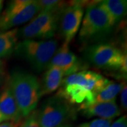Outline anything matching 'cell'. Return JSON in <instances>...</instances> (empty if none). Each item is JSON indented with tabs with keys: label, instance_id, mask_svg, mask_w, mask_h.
Masks as SVG:
<instances>
[{
	"label": "cell",
	"instance_id": "5",
	"mask_svg": "<svg viewBox=\"0 0 127 127\" xmlns=\"http://www.w3.org/2000/svg\"><path fill=\"white\" fill-rule=\"evenodd\" d=\"M40 11L37 0L11 1L0 16V31H7L28 22Z\"/></svg>",
	"mask_w": 127,
	"mask_h": 127
},
{
	"label": "cell",
	"instance_id": "2",
	"mask_svg": "<svg viewBox=\"0 0 127 127\" xmlns=\"http://www.w3.org/2000/svg\"><path fill=\"white\" fill-rule=\"evenodd\" d=\"M9 89L22 117H27L36 108L40 95V82L36 76L21 70L11 73Z\"/></svg>",
	"mask_w": 127,
	"mask_h": 127
},
{
	"label": "cell",
	"instance_id": "21",
	"mask_svg": "<svg viewBox=\"0 0 127 127\" xmlns=\"http://www.w3.org/2000/svg\"><path fill=\"white\" fill-rule=\"evenodd\" d=\"M111 127H127V116H123L113 123Z\"/></svg>",
	"mask_w": 127,
	"mask_h": 127
},
{
	"label": "cell",
	"instance_id": "20",
	"mask_svg": "<svg viewBox=\"0 0 127 127\" xmlns=\"http://www.w3.org/2000/svg\"><path fill=\"white\" fill-rule=\"evenodd\" d=\"M120 95V102H121V107L123 110L127 111V87L126 83L122 88L121 91Z\"/></svg>",
	"mask_w": 127,
	"mask_h": 127
},
{
	"label": "cell",
	"instance_id": "18",
	"mask_svg": "<svg viewBox=\"0 0 127 127\" xmlns=\"http://www.w3.org/2000/svg\"><path fill=\"white\" fill-rule=\"evenodd\" d=\"M112 120V119H96L91 122L83 124L81 127H111Z\"/></svg>",
	"mask_w": 127,
	"mask_h": 127
},
{
	"label": "cell",
	"instance_id": "17",
	"mask_svg": "<svg viewBox=\"0 0 127 127\" xmlns=\"http://www.w3.org/2000/svg\"><path fill=\"white\" fill-rule=\"evenodd\" d=\"M40 11H48L61 14L68 4L64 1L58 0H37Z\"/></svg>",
	"mask_w": 127,
	"mask_h": 127
},
{
	"label": "cell",
	"instance_id": "25",
	"mask_svg": "<svg viewBox=\"0 0 127 127\" xmlns=\"http://www.w3.org/2000/svg\"><path fill=\"white\" fill-rule=\"evenodd\" d=\"M4 122V120H3V118H2V117H1V115L0 114V124L1 122Z\"/></svg>",
	"mask_w": 127,
	"mask_h": 127
},
{
	"label": "cell",
	"instance_id": "12",
	"mask_svg": "<svg viewBox=\"0 0 127 127\" xmlns=\"http://www.w3.org/2000/svg\"><path fill=\"white\" fill-rule=\"evenodd\" d=\"M0 114L4 122L19 121L22 116L9 88H5L0 94Z\"/></svg>",
	"mask_w": 127,
	"mask_h": 127
},
{
	"label": "cell",
	"instance_id": "7",
	"mask_svg": "<svg viewBox=\"0 0 127 127\" xmlns=\"http://www.w3.org/2000/svg\"><path fill=\"white\" fill-rule=\"evenodd\" d=\"M61 14L40 11L35 16L18 30V37L23 40H45L55 35Z\"/></svg>",
	"mask_w": 127,
	"mask_h": 127
},
{
	"label": "cell",
	"instance_id": "24",
	"mask_svg": "<svg viewBox=\"0 0 127 127\" xmlns=\"http://www.w3.org/2000/svg\"><path fill=\"white\" fill-rule=\"evenodd\" d=\"M3 5H4V1L2 0H0V13H1V11L3 8Z\"/></svg>",
	"mask_w": 127,
	"mask_h": 127
},
{
	"label": "cell",
	"instance_id": "19",
	"mask_svg": "<svg viewBox=\"0 0 127 127\" xmlns=\"http://www.w3.org/2000/svg\"><path fill=\"white\" fill-rule=\"evenodd\" d=\"M19 127H40L37 119L36 110H34L27 117V119L22 122Z\"/></svg>",
	"mask_w": 127,
	"mask_h": 127
},
{
	"label": "cell",
	"instance_id": "3",
	"mask_svg": "<svg viewBox=\"0 0 127 127\" xmlns=\"http://www.w3.org/2000/svg\"><path fill=\"white\" fill-rule=\"evenodd\" d=\"M57 47L58 42L55 40H24L17 43L14 52L26 61L35 71L40 73L48 68Z\"/></svg>",
	"mask_w": 127,
	"mask_h": 127
},
{
	"label": "cell",
	"instance_id": "13",
	"mask_svg": "<svg viewBox=\"0 0 127 127\" xmlns=\"http://www.w3.org/2000/svg\"><path fill=\"white\" fill-rule=\"evenodd\" d=\"M63 77V72L59 67L52 66L47 68L42 76V81L40 83V97L59 89L62 85Z\"/></svg>",
	"mask_w": 127,
	"mask_h": 127
},
{
	"label": "cell",
	"instance_id": "4",
	"mask_svg": "<svg viewBox=\"0 0 127 127\" xmlns=\"http://www.w3.org/2000/svg\"><path fill=\"white\" fill-rule=\"evenodd\" d=\"M86 57L95 67L127 72V54L111 44L100 43L91 46L87 50Z\"/></svg>",
	"mask_w": 127,
	"mask_h": 127
},
{
	"label": "cell",
	"instance_id": "14",
	"mask_svg": "<svg viewBox=\"0 0 127 127\" xmlns=\"http://www.w3.org/2000/svg\"><path fill=\"white\" fill-rule=\"evenodd\" d=\"M101 4L107 14L112 27L126 16L127 11L126 0H104L101 1Z\"/></svg>",
	"mask_w": 127,
	"mask_h": 127
},
{
	"label": "cell",
	"instance_id": "16",
	"mask_svg": "<svg viewBox=\"0 0 127 127\" xmlns=\"http://www.w3.org/2000/svg\"><path fill=\"white\" fill-rule=\"evenodd\" d=\"M125 83H117L109 81L100 91L97 93L93 103L107 102L116 100L117 95L120 93Z\"/></svg>",
	"mask_w": 127,
	"mask_h": 127
},
{
	"label": "cell",
	"instance_id": "10",
	"mask_svg": "<svg viewBox=\"0 0 127 127\" xmlns=\"http://www.w3.org/2000/svg\"><path fill=\"white\" fill-rule=\"evenodd\" d=\"M52 66L59 67L62 71L64 76H68L73 73L79 72L81 64L76 55L70 51L68 44L64 42L57 49L51 59L49 67Z\"/></svg>",
	"mask_w": 127,
	"mask_h": 127
},
{
	"label": "cell",
	"instance_id": "1",
	"mask_svg": "<svg viewBox=\"0 0 127 127\" xmlns=\"http://www.w3.org/2000/svg\"><path fill=\"white\" fill-rule=\"evenodd\" d=\"M109 81L91 71H81L62 80L57 95L70 103L88 105L93 103L95 95Z\"/></svg>",
	"mask_w": 127,
	"mask_h": 127
},
{
	"label": "cell",
	"instance_id": "6",
	"mask_svg": "<svg viewBox=\"0 0 127 127\" xmlns=\"http://www.w3.org/2000/svg\"><path fill=\"white\" fill-rule=\"evenodd\" d=\"M81 22L79 37L83 41L102 36L107 33L112 28L107 14L101 1L88 6Z\"/></svg>",
	"mask_w": 127,
	"mask_h": 127
},
{
	"label": "cell",
	"instance_id": "11",
	"mask_svg": "<svg viewBox=\"0 0 127 127\" xmlns=\"http://www.w3.org/2000/svg\"><path fill=\"white\" fill-rule=\"evenodd\" d=\"M79 110L86 117H99L101 119H112L121 114V111L116 102V100L93 103L88 105H80Z\"/></svg>",
	"mask_w": 127,
	"mask_h": 127
},
{
	"label": "cell",
	"instance_id": "23",
	"mask_svg": "<svg viewBox=\"0 0 127 127\" xmlns=\"http://www.w3.org/2000/svg\"><path fill=\"white\" fill-rule=\"evenodd\" d=\"M3 67H4V62L1 60H0V73L2 71Z\"/></svg>",
	"mask_w": 127,
	"mask_h": 127
},
{
	"label": "cell",
	"instance_id": "22",
	"mask_svg": "<svg viewBox=\"0 0 127 127\" xmlns=\"http://www.w3.org/2000/svg\"><path fill=\"white\" fill-rule=\"evenodd\" d=\"M21 123H22V120L5 122L0 124V127H19Z\"/></svg>",
	"mask_w": 127,
	"mask_h": 127
},
{
	"label": "cell",
	"instance_id": "9",
	"mask_svg": "<svg viewBox=\"0 0 127 127\" xmlns=\"http://www.w3.org/2000/svg\"><path fill=\"white\" fill-rule=\"evenodd\" d=\"M84 15L82 3H68L61 13L60 31L64 42L68 44L78 31Z\"/></svg>",
	"mask_w": 127,
	"mask_h": 127
},
{
	"label": "cell",
	"instance_id": "8",
	"mask_svg": "<svg viewBox=\"0 0 127 127\" xmlns=\"http://www.w3.org/2000/svg\"><path fill=\"white\" fill-rule=\"evenodd\" d=\"M36 112L40 127H58L73 116L68 102L58 95L45 100Z\"/></svg>",
	"mask_w": 127,
	"mask_h": 127
},
{
	"label": "cell",
	"instance_id": "15",
	"mask_svg": "<svg viewBox=\"0 0 127 127\" xmlns=\"http://www.w3.org/2000/svg\"><path fill=\"white\" fill-rule=\"evenodd\" d=\"M18 38L17 28L0 32V58L7 57L14 52Z\"/></svg>",
	"mask_w": 127,
	"mask_h": 127
}]
</instances>
